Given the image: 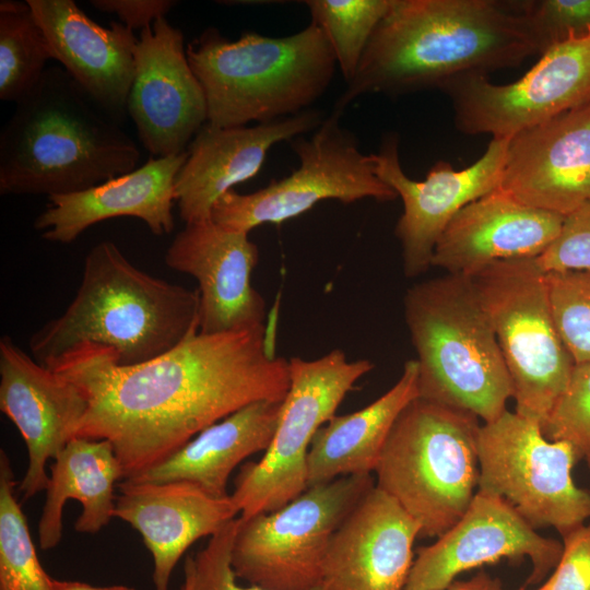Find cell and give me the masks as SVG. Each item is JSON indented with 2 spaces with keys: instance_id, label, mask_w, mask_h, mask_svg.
Masks as SVG:
<instances>
[{
  "instance_id": "cell-16",
  "label": "cell",
  "mask_w": 590,
  "mask_h": 590,
  "mask_svg": "<svg viewBox=\"0 0 590 590\" xmlns=\"http://www.w3.org/2000/svg\"><path fill=\"white\" fill-rule=\"evenodd\" d=\"M127 111L152 157L179 155L208 121L204 93L182 32L166 17L140 32Z\"/></svg>"
},
{
  "instance_id": "cell-20",
  "label": "cell",
  "mask_w": 590,
  "mask_h": 590,
  "mask_svg": "<svg viewBox=\"0 0 590 590\" xmlns=\"http://www.w3.org/2000/svg\"><path fill=\"white\" fill-rule=\"evenodd\" d=\"M323 120L322 111L307 109L252 127L225 128L206 121L189 143L175 178L181 220L186 224L210 220L214 203L234 186L255 177L274 144L316 130Z\"/></svg>"
},
{
  "instance_id": "cell-21",
  "label": "cell",
  "mask_w": 590,
  "mask_h": 590,
  "mask_svg": "<svg viewBox=\"0 0 590 590\" xmlns=\"http://www.w3.org/2000/svg\"><path fill=\"white\" fill-rule=\"evenodd\" d=\"M421 526L376 485L334 532L323 564L324 590H404Z\"/></svg>"
},
{
  "instance_id": "cell-41",
  "label": "cell",
  "mask_w": 590,
  "mask_h": 590,
  "mask_svg": "<svg viewBox=\"0 0 590 590\" xmlns=\"http://www.w3.org/2000/svg\"><path fill=\"white\" fill-rule=\"evenodd\" d=\"M181 590H191V583L189 578L185 575L184 585L181 587Z\"/></svg>"
},
{
  "instance_id": "cell-29",
  "label": "cell",
  "mask_w": 590,
  "mask_h": 590,
  "mask_svg": "<svg viewBox=\"0 0 590 590\" xmlns=\"http://www.w3.org/2000/svg\"><path fill=\"white\" fill-rule=\"evenodd\" d=\"M52 59L27 1H0V99L19 103L39 82Z\"/></svg>"
},
{
  "instance_id": "cell-27",
  "label": "cell",
  "mask_w": 590,
  "mask_h": 590,
  "mask_svg": "<svg viewBox=\"0 0 590 590\" xmlns=\"http://www.w3.org/2000/svg\"><path fill=\"white\" fill-rule=\"evenodd\" d=\"M417 379V363L409 359L397 382L382 396L353 413L334 415L322 425L308 451V487L375 472L399 415L418 397Z\"/></svg>"
},
{
  "instance_id": "cell-6",
  "label": "cell",
  "mask_w": 590,
  "mask_h": 590,
  "mask_svg": "<svg viewBox=\"0 0 590 590\" xmlns=\"http://www.w3.org/2000/svg\"><path fill=\"white\" fill-rule=\"evenodd\" d=\"M404 319L416 353L418 397L499 417L512 385L496 334L469 276L448 274L408 288Z\"/></svg>"
},
{
  "instance_id": "cell-9",
  "label": "cell",
  "mask_w": 590,
  "mask_h": 590,
  "mask_svg": "<svg viewBox=\"0 0 590 590\" xmlns=\"http://www.w3.org/2000/svg\"><path fill=\"white\" fill-rule=\"evenodd\" d=\"M291 385L272 440L256 462L241 465L231 494L241 519L270 512L308 488L307 458L318 429L330 421L354 385L373 368L334 349L305 359L291 357Z\"/></svg>"
},
{
  "instance_id": "cell-33",
  "label": "cell",
  "mask_w": 590,
  "mask_h": 590,
  "mask_svg": "<svg viewBox=\"0 0 590 590\" xmlns=\"http://www.w3.org/2000/svg\"><path fill=\"white\" fill-rule=\"evenodd\" d=\"M542 432L551 440L570 444L578 458L590 459V361L575 364Z\"/></svg>"
},
{
  "instance_id": "cell-19",
  "label": "cell",
  "mask_w": 590,
  "mask_h": 590,
  "mask_svg": "<svg viewBox=\"0 0 590 590\" xmlns=\"http://www.w3.org/2000/svg\"><path fill=\"white\" fill-rule=\"evenodd\" d=\"M567 216L590 201V101L508 140L498 187Z\"/></svg>"
},
{
  "instance_id": "cell-23",
  "label": "cell",
  "mask_w": 590,
  "mask_h": 590,
  "mask_svg": "<svg viewBox=\"0 0 590 590\" xmlns=\"http://www.w3.org/2000/svg\"><path fill=\"white\" fill-rule=\"evenodd\" d=\"M51 57L114 121L128 115L134 78L132 30L118 21L103 27L72 0H27Z\"/></svg>"
},
{
  "instance_id": "cell-11",
  "label": "cell",
  "mask_w": 590,
  "mask_h": 590,
  "mask_svg": "<svg viewBox=\"0 0 590 590\" xmlns=\"http://www.w3.org/2000/svg\"><path fill=\"white\" fill-rule=\"evenodd\" d=\"M340 119L341 115L332 111L310 138L291 140L299 166L257 191H227L214 203L211 220L228 229L250 233L257 226L296 217L323 200H394L396 192L376 175L373 155L361 152L356 137Z\"/></svg>"
},
{
  "instance_id": "cell-38",
  "label": "cell",
  "mask_w": 590,
  "mask_h": 590,
  "mask_svg": "<svg viewBox=\"0 0 590 590\" xmlns=\"http://www.w3.org/2000/svg\"><path fill=\"white\" fill-rule=\"evenodd\" d=\"M96 10L115 14L130 30H143L165 15L178 3L174 0H91Z\"/></svg>"
},
{
  "instance_id": "cell-31",
  "label": "cell",
  "mask_w": 590,
  "mask_h": 590,
  "mask_svg": "<svg viewBox=\"0 0 590 590\" xmlns=\"http://www.w3.org/2000/svg\"><path fill=\"white\" fill-rule=\"evenodd\" d=\"M311 21L326 36L345 82L354 76L391 0H306Z\"/></svg>"
},
{
  "instance_id": "cell-4",
  "label": "cell",
  "mask_w": 590,
  "mask_h": 590,
  "mask_svg": "<svg viewBox=\"0 0 590 590\" xmlns=\"http://www.w3.org/2000/svg\"><path fill=\"white\" fill-rule=\"evenodd\" d=\"M198 290L169 283L135 266L111 240L87 252L80 286L66 310L28 340L44 366L85 343L114 351L117 364L155 358L199 332Z\"/></svg>"
},
{
  "instance_id": "cell-5",
  "label": "cell",
  "mask_w": 590,
  "mask_h": 590,
  "mask_svg": "<svg viewBox=\"0 0 590 590\" xmlns=\"http://www.w3.org/2000/svg\"><path fill=\"white\" fill-rule=\"evenodd\" d=\"M186 55L204 93L208 122L225 128L310 109L338 67L326 36L312 23L290 36L248 31L236 39L209 27L187 44Z\"/></svg>"
},
{
  "instance_id": "cell-39",
  "label": "cell",
  "mask_w": 590,
  "mask_h": 590,
  "mask_svg": "<svg viewBox=\"0 0 590 590\" xmlns=\"http://www.w3.org/2000/svg\"><path fill=\"white\" fill-rule=\"evenodd\" d=\"M445 590H502V585L498 578L481 571L467 581H453Z\"/></svg>"
},
{
  "instance_id": "cell-8",
  "label": "cell",
  "mask_w": 590,
  "mask_h": 590,
  "mask_svg": "<svg viewBox=\"0 0 590 590\" xmlns=\"http://www.w3.org/2000/svg\"><path fill=\"white\" fill-rule=\"evenodd\" d=\"M469 278L508 369L515 412L543 426L575 366L555 326L545 272L535 258H518Z\"/></svg>"
},
{
  "instance_id": "cell-40",
  "label": "cell",
  "mask_w": 590,
  "mask_h": 590,
  "mask_svg": "<svg viewBox=\"0 0 590 590\" xmlns=\"http://www.w3.org/2000/svg\"><path fill=\"white\" fill-rule=\"evenodd\" d=\"M50 590H135L126 585H113L96 587L86 582L51 579Z\"/></svg>"
},
{
  "instance_id": "cell-34",
  "label": "cell",
  "mask_w": 590,
  "mask_h": 590,
  "mask_svg": "<svg viewBox=\"0 0 590 590\" xmlns=\"http://www.w3.org/2000/svg\"><path fill=\"white\" fill-rule=\"evenodd\" d=\"M238 517L217 533L194 555L185 559L184 574L189 578L191 590H267L255 585L243 586L232 566V547ZM312 590H324L322 585Z\"/></svg>"
},
{
  "instance_id": "cell-32",
  "label": "cell",
  "mask_w": 590,
  "mask_h": 590,
  "mask_svg": "<svg viewBox=\"0 0 590 590\" xmlns=\"http://www.w3.org/2000/svg\"><path fill=\"white\" fill-rule=\"evenodd\" d=\"M558 334L575 364L590 361V271L545 273Z\"/></svg>"
},
{
  "instance_id": "cell-43",
  "label": "cell",
  "mask_w": 590,
  "mask_h": 590,
  "mask_svg": "<svg viewBox=\"0 0 590 590\" xmlns=\"http://www.w3.org/2000/svg\"><path fill=\"white\" fill-rule=\"evenodd\" d=\"M587 463H588L589 470H590V459L587 460Z\"/></svg>"
},
{
  "instance_id": "cell-12",
  "label": "cell",
  "mask_w": 590,
  "mask_h": 590,
  "mask_svg": "<svg viewBox=\"0 0 590 590\" xmlns=\"http://www.w3.org/2000/svg\"><path fill=\"white\" fill-rule=\"evenodd\" d=\"M477 452V489L509 502L534 528L564 536L590 519V493L571 476L576 450L546 438L539 422L506 410L481 425Z\"/></svg>"
},
{
  "instance_id": "cell-17",
  "label": "cell",
  "mask_w": 590,
  "mask_h": 590,
  "mask_svg": "<svg viewBox=\"0 0 590 590\" xmlns=\"http://www.w3.org/2000/svg\"><path fill=\"white\" fill-rule=\"evenodd\" d=\"M258 261L259 248L249 233L211 219L186 224L165 253L169 269L198 282L199 332L208 334L264 326L266 300L251 283Z\"/></svg>"
},
{
  "instance_id": "cell-22",
  "label": "cell",
  "mask_w": 590,
  "mask_h": 590,
  "mask_svg": "<svg viewBox=\"0 0 590 590\" xmlns=\"http://www.w3.org/2000/svg\"><path fill=\"white\" fill-rule=\"evenodd\" d=\"M118 488L115 518L142 536L153 559L155 590H169L177 563L196 541L211 538L239 515L231 494L216 497L187 481L122 480Z\"/></svg>"
},
{
  "instance_id": "cell-7",
  "label": "cell",
  "mask_w": 590,
  "mask_h": 590,
  "mask_svg": "<svg viewBox=\"0 0 590 590\" xmlns=\"http://www.w3.org/2000/svg\"><path fill=\"white\" fill-rule=\"evenodd\" d=\"M480 418L421 397L394 423L375 469L376 486L440 536L463 516L479 483Z\"/></svg>"
},
{
  "instance_id": "cell-10",
  "label": "cell",
  "mask_w": 590,
  "mask_h": 590,
  "mask_svg": "<svg viewBox=\"0 0 590 590\" xmlns=\"http://www.w3.org/2000/svg\"><path fill=\"white\" fill-rule=\"evenodd\" d=\"M371 474L309 486L281 508L238 517L232 547L237 579L267 590H312L322 585L331 539L361 498Z\"/></svg>"
},
{
  "instance_id": "cell-30",
  "label": "cell",
  "mask_w": 590,
  "mask_h": 590,
  "mask_svg": "<svg viewBox=\"0 0 590 590\" xmlns=\"http://www.w3.org/2000/svg\"><path fill=\"white\" fill-rule=\"evenodd\" d=\"M16 480L4 450L0 451V590H50L27 521L15 496Z\"/></svg>"
},
{
  "instance_id": "cell-35",
  "label": "cell",
  "mask_w": 590,
  "mask_h": 590,
  "mask_svg": "<svg viewBox=\"0 0 590 590\" xmlns=\"http://www.w3.org/2000/svg\"><path fill=\"white\" fill-rule=\"evenodd\" d=\"M538 54L590 32V0L523 1Z\"/></svg>"
},
{
  "instance_id": "cell-25",
  "label": "cell",
  "mask_w": 590,
  "mask_h": 590,
  "mask_svg": "<svg viewBox=\"0 0 590 590\" xmlns=\"http://www.w3.org/2000/svg\"><path fill=\"white\" fill-rule=\"evenodd\" d=\"M186 157L187 151L151 157L141 167L86 190L47 197L34 227L48 241L70 244L92 225L130 216L144 222L156 236L168 235L175 227V178Z\"/></svg>"
},
{
  "instance_id": "cell-28",
  "label": "cell",
  "mask_w": 590,
  "mask_h": 590,
  "mask_svg": "<svg viewBox=\"0 0 590 590\" xmlns=\"http://www.w3.org/2000/svg\"><path fill=\"white\" fill-rule=\"evenodd\" d=\"M50 475L38 521L43 551L56 547L62 536V514L68 500H78L82 511L74 529L95 534L115 518V486L122 471L113 445L105 439L73 437L50 464Z\"/></svg>"
},
{
  "instance_id": "cell-24",
  "label": "cell",
  "mask_w": 590,
  "mask_h": 590,
  "mask_svg": "<svg viewBox=\"0 0 590 590\" xmlns=\"http://www.w3.org/2000/svg\"><path fill=\"white\" fill-rule=\"evenodd\" d=\"M564 220L496 188L453 216L436 243L432 267L471 276L497 261L538 258L557 237Z\"/></svg>"
},
{
  "instance_id": "cell-42",
  "label": "cell",
  "mask_w": 590,
  "mask_h": 590,
  "mask_svg": "<svg viewBox=\"0 0 590 590\" xmlns=\"http://www.w3.org/2000/svg\"><path fill=\"white\" fill-rule=\"evenodd\" d=\"M519 590H526L523 588L519 589ZM535 590H548V588L545 586V585H542L541 587H539L538 589Z\"/></svg>"
},
{
  "instance_id": "cell-15",
  "label": "cell",
  "mask_w": 590,
  "mask_h": 590,
  "mask_svg": "<svg viewBox=\"0 0 590 590\" xmlns=\"http://www.w3.org/2000/svg\"><path fill=\"white\" fill-rule=\"evenodd\" d=\"M563 544L542 536L503 497L477 489L470 506L437 541L420 547L404 590H445L467 570L504 558L528 557L529 582L556 567Z\"/></svg>"
},
{
  "instance_id": "cell-1",
  "label": "cell",
  "mask_w": 590,
  "mask_h": 590,
  "mask_svg": "<svg viewBox=\"0 0 590 590\" xmlns=\"http://www.w3.org/2000/svg\"><path fill=\"white\" fill-rule=\"evenodd\" d=\"M269 333L266 324L238 332H197L173 350L131 366L117 364L113 350L85 343L46 367L74 382L87 400L75 436L108 440L127 480L239 409L284 400L290 362L275 355Z\"/></svg>"
},
{
  "instance_id": "cell-14",
  "label": "cell",
  "mask_w": 590,
  "mask_h": 590,
  "mask_svg": "<svg viewBox=\"0 0 590 590\" xmlns=\"http://www.w3.org/2000/svg\"><path fill=\"white\" fill-rule=\"evenodd\" d=\"M509 139H492L484 154L471 166L455 169L437 162L423 180L410 178L399 157V137H384L371 154L376 175L400 197L403 213L396 225L408 278L432 267L437 240L453 216L469 203L499 187Z\"/></svg>"
},
{
  "instance_id": "cell-3",
  "label": "cell",
  "mask_w": 590,
  "mask_h": 590,
  "mask_svg": "<svg viewBox=\"0 0 590 590\" xmlns=\"http://www.w3.org/2000/svg\"><path fill=\"white\" fill-rule=\"evenodd\" d=\"M140 151L59 66L45 70L0 133V193H73L137 168Z\"/></svg>"
},
{
  "instance_id": "cell-13",
  "label": "cell",
  "mask_w": 590,
  "mask_h": 590,
  "mask_svg": "<svg viewBox=\"0 0 590 590\" xmlns=\"http://www.w3.org/2000/svg\"><path fill=\"white\" fill-rule=\"evenodd\" d=\"M441 91L451 101L461 132L511 139L590 101V32L551 47L515 82L495 84L485 74L472 73Z\"/></svg>"
},
{
  "instance_id": "cell-2",
  "label": "cell",
  "mask_w": 590,
  "mask_h": 590,
  "mask_svg": "<svg viewBox=\"0 0 590 590\" xmlns=\"http://www.w3.org/2000/svg\"><path fill=\"white\" fill-rule=\"evenodd\" d=\"M538 54L523 2L391 0L333 111L366 94L442 90L462 75L517 67Z\"/></svg>"
},
{
  "instance_id": "cell-36",
  "label": "cell",
  "mask_w": 590,
  "mask_h": 590,
  "mask_svg": "<svg viewBox=\"0 0 590 590\" xmlns=\"http://www.w3.org/2000/svg\"><path fill=\"white\" fill-rule=\"evenodd\" d=\"M535 260L545 273L590 271V201L565 217L557 237Z\"/></svg>"
},
{
  "instance_id": "cell-37",
  "label": "cell",
  "mask_w": 590,
  "mask_h": 590,
  "mask_svg": "<svg viewBox=\"0 0 590 590\" xmlns=\"http://www.w3.org/2000/svg\"><path fill=\"white\" fill-rule=\"evenodd\" d=\"M563 539L558 564L544 585L548 590H590V522Z\"/></svg>"
},
{
  "instance_id": "cell-26",
  "label": "cell",
  "mask_w": 590,
  "mask_h": 590,
  "mask_svg": "<svg viewBox=\"0 0 590 590\" xmlns=\"http://www.w3.org/2000/svg\"><path fill=\"white\" fill-rule=\"evenodd\" d=\"M282 402L250 403L204 428L163 462L127 480L187 481L213 496H227V482L235 468L269 447Z\"/></svg>"
},
{
  "instance_id": "cell-18",
  "label": "cell",
  "mask_w": 590,
  "mask_h": 590,
  "mask_svg": "<svg viewBox=\"0 0 590 590\" xmlns=\"http://www.w3.org/2000/svg\"><path fill=\"white\" fill-rule=\"evenodd\" d=\"M0 410L27 448L19 489L30 499L46 489L47 462L75 437L87 400L74 382L38 363L5 334L0 339Z\"/></svg>"
}]
</instances>
